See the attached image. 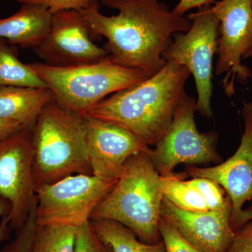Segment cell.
<instances>
[{
	"label": "cell",
	"instance_id": "1",
	"mask_svg": "<svg viewBox=\"0 0 252 252\" xmlns=\"http://www.w3.org/2000/svg\"><path fill=\"white\" fill-rule=\"evenodd\" d=\"M79 11L96 36L107 39L104 48L114 62L151 74L166 63L162 54L173 36L191 25L162 0H100Z\"/></svg>",
	"mask_w": 252,
	"mask_h": 252
},
{
	"label": "cell",
	"instance_id": "2",
	"mask_svg": "<svg viewBox=\"0 0 252 252\" xmlns=\"http://www.w3.org/2000/svg\"><path fill=\"white\" fill-rule=\"evenodd\" d=\"M190 75L185 66L166 63L145 80L102 99L86 114L123 126L147 145H156L171 124Z\"/></svg>",
	"mask_w": 252,
	"mask_h": 252
},
{
	"label": "cell",
	"instance_id": "3",
	"mask_svg": "<svg viewBox=\"0 0 252 252\" xmlns=\"http://www.w3.org/2000/svg\"><path fill=\"white\" fill-rule=\"evenodd\" d=\"M34 188L68 176L92 175L84 116L52 101L43 109L32 130Z\"/></svg>",
	"mask_w": 252,
	"mask_h": 252
},
{
	"label": "cell",
	"instance_id": "4",
	"mask_svg": "<svg viewBox=\"0 0 252 252\" xmlns=\"http://www.w3.org/2000/svg\"><path fill=\"white\" fill-rule=\"evenodd\" d=\"M149 149L127 159L117 184L91 219L114 220L132 230L140 241L154 244L162 240L159 223L163 195Z\"/></svg>",
	"mask_w": 252,
	"mask_h": 252
},
{
	"label": "cell",
	"instance_id": "5",
	"mask_svg": "<svg viewBox=\"0 0 252 252\" xmlns=\"http://www.w3.org/2000/svg\"><path fill=\"white\" fill-rule=\"evenodd\" d=\"M28 65L51 89L58 104L81 115L114 93L152 75L120 65L109 56L99 62L72 67H54L44 63Z\"/></svg>",
	"mask_w": 252,
	"mask_h": 252
},
{
	"label": "cell",
	"instance_id": "6",
	"mask_svg": "<svg viewBox=\"0 0 252 252\" xmlns=\"http://www.w3.org/2000/svg\"><path fill=\"white\" fill-rule=\"evenodd\" d=\"M210 6L189 14L191 25L189 31L175 34L162 54L165 62L185 66L193 75L198 94L197 111L207 119L213 117V62L220 36V21Z\"/></svg>",
	"mask_w": 252,
	"mask_h": 252
},
{
	"label": "cell",
	"instance_id": "7",
	"mask_svg": "<svg viewBox=\"0 0 252 252\" xmlns=\"http://www.w3.org/2000/svg\"><path fill=\"white\" fill-rule=\"evenodd\" d=\"M93 175H74L35 189L38 225L79 226L90 220L93 212L117 184Z\"/></svg>",
	"mask_w": 252,
	"mask_h": 252
},
{
	"label": "cell",
	"instance_id": "8",
	"mask_svg": "<svg viewBox=\"0 0 252 252\" xmlns=\"http://www.w3.org/2000/svg\"><path fill=\"white\" fill-rule=\"evenodd\" d=\"M196 100L186 93L176 109L168 128L149 155L159 175L174 173L180 164L190 165L220 162L222 159L217 151L218 134L200 132L195 122Z\"/></svg>",
	"mask_w": 252,
	"mask_h": 252
},
{
	"label": "cell",
	"instance_id": "9",
	"mask_svg": "<svg viewBox=\"0 0 252 252\" xmlns=\"http://www.w3.org/2000/svg\"><path fill=\"white\" fill-rule=\"evenodd\" d=\"M220 21L215 74H224L221 84L228 97L235 94V82L246 85L251 69L243 64L252 46V0H217L210 6Z\"/></svg>",
	"mask_w": 252,
	"mask_h": 252
},
{
	"label": "cell",
	"instance_id": "10",
	"mask_svg": "<svg viewBox=\"0 0 252 252\" xmlns=\"http://www.w3.org/2000/svg\"><path fill=\"white\" fill-rule=\"evenodd\" d=\"M242 116L245 130L235 153L213 167L190 165L187 175L216 182L229 196L232 204L230 225L237 231L252 220V102H244Z\"/></svg>",
	"mask_w": 252,
	"mask_h": 252
},
{
	"label": "cell",
	"instance_id": "11",
	"mask_svg": "<svg viewBox=\"0 0 252 252\" xmlns=\"http://www.w3.org/2000/svg\"><path fill=\"white\" fill-rule=\"evenodd\" d=\"M32 130L23 128L0 142V197L9 203L11 228L22 226L36 203Z\"/></svg>",
	"mask_w": 252,
	"mask_h": 252
},
{
	"label": "cell",
	"instance_id": "12",
	"mask_svg": "<svg viewBox=\"0 0 252 252\" xmlns=\"http://www.w3.org/2000/svg\"><path fill=\"white\" fill-rule=\"evenodd\" d=\"M97 37L80 11L61 10L53 14L49 34L34 49L44 63L54 67H72L99 62L108 52L96 45Z\"/></svg>",
	"mask_w": 252,
	"mask_h": 252
},
{
	"label": "cell",
	"instance_id": "13",
	"mask_svg": "<svg viewBox=\"0 0 252 252\" xmlns=\"http://www.w3.org/2000/svg\"><path fill=\"white\" fill-rule=\"evenodd\" d=\"M83 116L92 175L99 179L119 180L127 159L149 149L140 137L123 126Z\"/></svg>",
	"mask_w": 252,
	"mask_h": 252
},
{
	"label": "cell",
	"instance_id": "14",
	"mask_svg": "<svg viewBox=\"0 0 252 252\" xmlns=\"http://www.w3.org/2000/svg\"><path fill=\"white\" fill-rule=\"evenodd\" d=\"M231 212L230 198L220 210L192 212L175 206L163 197L160 215L194 248L203 252H227L235 233L230 225Z\"/></svg>",
	"mask_w": 252,
	"mask_h": 252
},
{
	"label": "cell",
	"instance_id": "15",
	"mask_svg": "<svg viewBox=\"0 0 252 252\" xmlns=\"http://www.w3.org/2000/svg\"><path fill=\"white\" fill-rule=\"evenodd\" d=\"M52 16L45 6L23 4L16 14L0 18V39L23 49H35L49 34Z\"/></svg>",
	"mask_w": 252,
	"mask_h": 252
},
{
	"label": "cell",
	"instance_id": "16",
	"mask_svg": "<svg viewBox=\"0 0 252 252\" xmlns=\"http://www.w3.org/2000/svg\"><path fill=\"white\" fill-rule=\"evenodd\" d=\"M54 100L49 88L0 86V117L32 130L41 111Z\"/></svg>",
	"mask_w": 252,
	"mask_h": 252
},
{
	"label": "cell",
	"instance_id": "17",
	"mask_svg": "<svg viewBox=\"0 0 252 252\" xmlns=\"http://www.w3.org/2000/svg\"><path fill=\"white\" fill-rule=\"evenodd\" d=\"M90 223L97 236L114 252H167L162 240L154 244L143 243L132 230L114 220L91 218Z\"/></svg>",
	"mask_w": 252,
	"mask_h": 252
},
{
	"label": "cell",
	"instance_id": "18",
	"mask_svg": "<svg viewBox=\"0 0 252 252\" xmlns=\"http://www.w3.org/2000/svg\"><path fill=\"white\" fill-rule=\"evenodd\" d=\"M9 43L0 39V86L48 88L28 64L18 59Z\"/></svg>",
	"mask_w": 252,
	"mask_h": 252
},
{
	"label": "cell",
	"instance_id": "19",
	"mask_svg": "<svg viewBox=\"0 0 252 252\" xmlns=\"http://www.w3.org/2000/svg\"><path fill=\"white\" fill-rule=\"evenodd\" d=\"M182 174L160 176V188L164 198L175 206L192 212H207L209 209L201 194L190 187Z\"/></svg>",
	"mask_w": 252,
	"mask_h": 252
},
{
	"label": "cell",
	"instance_id": "20",
	"mask_svg": "<svg viewBox=\"0 0 252 252\" xmlns=\"http://www.w3.org/2000/svg\"><path fill=\"white\" fill-rule=\"evenodd\" d=\"M77 226L38 225L31 252H75Z\"/></svg>",
	"mask_w": 252,
	"mask_h": 252
},
{
	"label": "cell",
	"instance_id": "21",
	"mask_svg": "<svg viewBox=\"0 0 252 252\" xmlns=\"http://www.w3.org/2000/svg\"><path fill=\"white\" fill-rule=\"evenodd\" d=\"M187 183L201 194L209 210L223 208L229 199L224 189L210 179L192 177L191 180L187 181Z\"/></svg>",
	"mask_w": 252,
	"mask_h": 252
},
{
	"label": "cell",
	"instance_id": "22",
	"mask_svg": "<svg viewBox=\"0 0 252 252\" xmlns=\"http://www.w3.org/2000/svg\"><path fill=\"white\" fill-rule=\"evenodd\" d=\"M37 227L35 203L22 226L16 229L14 240L1 249L0 252H31Z\"/></svg>",
	"mask_w": 252,
	"mask_h": 252
},
{
	"label": "cell",
	"instance_id": "23",
	"mask_svg": "<svg viewBox=\"0 0 252 252\" xmlns=\"http://www.w3.org/2000/svg\"><path fill=\"white\" fill-rule=\"evenodd\" d=\"M75 252H114L97 236L90 220L79 225L76 239Z\"/></svg>",
	"mask_w": 252,
	"mask_h": 252
},
{
	"label": "cell",
	"instance_id": "24",
	"mask_svg": "<svg viewBox=\"0 0 252 252\" xmlns=\"http://www.w3.org/2000/svg\"><path fill=\"white\" fill-rule=\"evenodd\" d=\"M159 230L167 252H203L192 246L162 218L159 223Z\"/></svg>",
	"mask_w": 252,
	"mask_h": 252
},
{
	"label": "cell",
	"instance_id": "25",
	"mask_svg": "<svg viewBox=\"0 0 252 252\" xmlns=\"http://www.w3.org/2000/svg\"><path fill=\"white\" fill-rule=\"evenodd\" d=\"M23 4H39L45 6L52 14L61 10L87 9L99 3V0H16Z\"/></svg>",
	"mask_w": 252,
	"mask_h": 252
},
{
	"label": "cell",
	"instance_id": "26",
	"mask_svg": "<svg viewBox=\"0 0 252 252\" xmlns=\"http://www.w3.org/2000/svg\"><path fill=\"white\" fill-rule=\"evenodd\" d=\"M227 252H252V220L235 231Z\"/></svg>",
	"mask_w": 252,
	"mask_h": 252
},
{
	"label": "cell",
	"instance_id": "27",
	"mask_svg": "<svg viewBox=\"0 0 252 252\" xmlns=\"http://www.w3.org/2000/svg\"><path fill=\"white\" fill-rule=\"evenodd\" d=\"M217 0H180L174 8L173 11L180 16H185V13L193 9H203L212 6Z\"/></svg>",
	"mask_w": 252,
	"mask_h": 252
},
{
	"label": "cell",
	"instance_id": "28",
	"mask_svg": "<svg viewBox=\"0 0 252 252\" xmlns=\"http://www.w3.org/2000/svg\"><path fill=\"white\" fill-rule=\"evenodd\" d=\"M24 127L13 121L0 117V142L17 133Z\"/></svg>",
	"mask_w": 252,
	"mask_h": 252
},
{
	"label": "cell",
	"instance_id": "29",
	"mask_svg": "<svg viewBox=\"0 0 252 252\" xmlns=\"http://www.w3.org/2000/svg\"><path fill=\"white\" fill-rule=\"evenodd\" d=\"M10 220L8 214L4 215L0 220V245L6 240L9 233Z\"/></svg>",
	"mask_w": 252,
	"mask_h": 252
},
{
	"label": "cell",
	"instance_id": "30",
	"mask_svg": "<svg viewBox=\"0 0 252 252\" xmlns=\"http://www.w3.org/2000/svg\"><path fill=\"white\" fill-rule=\"evenodd\" d=\"M9 203L4 198L0 197V218H1L6 214H9Z\"/></svg>",
	"mask_w": 252,
	"mask_h": 252
},
{
	"label": "cell",
	"instance_id": "31",
	"mask_svg": "<svg viewBox=\"0 0 252 252\" xmlns=\"http://www.w3.org/2000/svg\"><path fill=\"white\" fill-rule=\"evenodd\" d=\"M252 46L251 48H250V49L248 50V51H247L246 53H245V54L244 55L243 60L249 59V58H252Z\"/></svg>",
	"mask_w": 252,
	"mask_h": 252
}]
</instances>
